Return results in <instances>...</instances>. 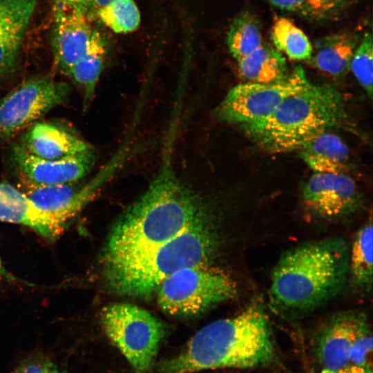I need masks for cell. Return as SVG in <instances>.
Segmentation results:
<instances>
[{"label":"cell","mask_w":373,"mask_h":373,"mask_svg":"<svg viewBox=\"0 0 373 373\" xmlns=\"http://www.w3.org/2000/svg\"><path fill=\"white\" fill-rule=\"evenodd\" d=\"M205 216L201 200L176 175L168 148L145 192L113 227L104 260L131 256L160 246Z\"/></svg>","instance_id":"6da1fadb"},{"label":"cell","mask_w":373,"mask_h":373,"mask_svg":"<svg viewBox=\"0 0 373 373\" xmlns=\"http://www.w3.org/2000/svg\"><path fill=\"white\" fill-rule=\"evenodd\" d=\"M349 251L344 238H331L286 251L272 273L271 307L281 315L296 318L336 298L349 278Z\"/></svg>","instance_id":"7a4b0ae2"},{"label":"cell","mask_w":373,"mask_h":373,"mask_svg":"<svg viewBox=\"0 0 373 373\" xmlns=\"http://www.w3.org/2000/svg\"><path fill=\"white\" fill-rule=\"evenodd\" d=\"M278 361L267 317L262 306L254 303L233 316L200 329L180 354L161 365L160 372L193 373L225 367H263Z\"/></svg>","instance_id":"3957f363"},{"label":"cell","mask_w":373,"mask_h":373,"mask_svg":"<svg viewBox=\"0 0 373 373\" xmlns=\"http://www.w3.org/2000/svg\"><path fill=\"white\" fill-rule=\"evenodd\" d=\"M207 221L205 216L173 239L142 254L105 260V275L109 286L119 294L148 296L175 272L208 264L216 242Z\"/></svg>","instance_id":"277c9868"},{"label":"cell","mask_w":373,"mask_h":373,"mask_svg":"<svg viewBox=\"0 0 373 373\" xmlns=\"http://www.w3.org/2000/svg\"><path fill=\"white\" fill-rule=\"evenodd\" d=\"M347 116L338 89L309 82L286 97L269 117L242 128L263 149L283 153L299 150L310 138L341 126Z\"/></svg>","instance_id":"5b68a950"},{"label":"cell","mask_w":373,"mask_h":373,"mask_svg":"<svg viewBox=\"0 0 373 373\" xmlns=\"http://www.w3.org/2000/svg\"><path fill=\"white\" fill-rule=\"evenodd\" d=\"M372 343L366 314L347 310L334 314L321 324L314 336L312 350L322 370L372 369Z\"/></svg>","instance_id":"8992f818"},{"label":"cell","mask_w":373,"mask_h":373,"mask_svg":"<svg viewBox=\"0 0 373 373\" xmlns=\"http://www.w3.org/2000/svg\"><path fill=\"white\" fill-rule=\"evenodd\" d=\"M157 302L172 316H191L228 300L236 294L235 283L224 272L208 264L184 267L158 287Z\"/></svg>","instance_id":"52a82bcc"},{"label":"cell","mask_w":373,"mask_h":373,"mask_svg":"<svg viewBox=\"0 0 373 373\" xmlns=\"http://www.w3.org/2000/svg\"><path fill=\"white\" fill-rule=\"evenodd\" d=\"M103 329L109 339L140 373L151 366L165 328L151 313L129 303H113L101 313Z\"/></svg>","instance_id":"ba28073f"},{"label":"cell","mask_w":373,"mask_h":373,"mask_svg":"<svg viewBox=\"0 0 373 373\" xmlns=\"http://www.w3.org/2000/svg\"><path fill=\"white\" fill-rule=\"evenodd\" d=\"M309 82L304 70L296 68L279 82L238 84L217 106L216 115L222 121L241 127L257 123L269 117L286 97Z\"/></svg>","instance_id":"9c48e42d"},{"label":"cell","mask_w":373,"mask_h":373,"mask_svg":"<svg viewBox=\"0 0 373 373\" xmlns=\"http://www.w3.org/2000/svg\"><path fill=\"white\" fill-rule=\"evenodd\" d=\"M69 86L48 77L22 82L0 99V141L10 139L64 103Z\"/></svg>","instance_id":"30bf717a"},{"label":"cell","mask_w":373,"mask_h":373,"mask_svg":"<svg viewBox=\"0 0 373 373\" xmlns=\"http://www.w3.org/2000/svg\"><path fill=\"white\" fill-rule=\"evenodd\" d=\"M306 209L325 220H339L356 213L363 194L350 175L314 173L302 189Z\"/></svg>","instance_id":"8fae6325"},{"label":"cell","mask_w":373,"mask_h":373,"mask_svg":"<svg viewBox=\"0 0 373 373\" xmlns=\"http://www.w3.org/2000/svg\"><path fill=\"white\" fill-rule=\"evenodd\" d=\"M86 9L54 0L53 52L65 75L86 53L94 32Z\"/></svg>","instance_id":"7c38bea8"},{"label":"cell","mask_w":373,"mask_h":373,"mask_svg":"<svg viewBox=\"0 0 373 373\" xmlns=\"http://www.w3.org/2000/svg\"><path fill=\"white\" fill-rule=\"evenodd\" d=\"M12 157L28 183L34 185L75 182L90 172L96 161L93 148L73 155L48 160L31 155L20 144L13 149Z\"/></svg>","instance_id":"4fadbf2b"},{"label":"cell","mask_w":373,"mask_h":373,"mask_svg":"<svg viewBox=\"0 0 373 373\" xmlns=\"http://www.w3.org/2000/svg\"><path fill=\"white\" fill-rule=\"evenodd\" d=\"M101 171L81 188H77L75 182L52 185L29 184L26 194L40 210L66 226L91 199L110 172L106 169Z\"/></svg>","instance_id":"5bb4252c"},{"label":"cell","mask_w":373,"mask_h":373,"mask_svg":"<svg viewBox=\"0 0 373 373\" xmlns=\"http://www.w3.org/2000/svg\"><path fill=\"white\" fill-rule=\"evenodd\" d=\"M0 222L26 226L49 240L58 238L66 227L40 210L26 193L4 182H0Z\"/></svg>","instance_id":"9a60e30c"},{"label":"cell","mask_w":373,"mask_h":373,"mask_svg":"<svg viewBox=\"0 0 373 373\" xmlns=\"http://www.w3.org/2000/svg\"><path fill=\"white\" fill-rule=\"evenodd\" d=\"M37 0H0V76L12 71Z\"/></svg>","instance_id":"2e32d148"},{"label":"cell","mask_w":373,"mask_h":373,"mask_svg":"<svg viewBox=\"0 0 373 373\" xmlns=\"http://www.w3.org/2000/svg\"><path fill=\"white\" fill-rule=\"evenodd\" d=\"M36 157L55 160L92 149L73 133L48 122H35L23 135L21 144Z\"/></svg>","instance_id":"e0dca14e"},{"label":"cell","mask_w":373,"mask_h":373,"mask_svg":"<svg viewBox=\"0 0 373 373\" xmlns=\"http://www.w3.org/2000/svg\"><path fill=\"white\" fill-rule=\"evenodd\" d=\"M359 41L358 34L352 32L325 36L313 46L307 61L331 76H342L350 70V61Z\"/></svg>","instance_id":"ac0fdd59"},{"label":"cell","mask_w":373,"mask_h":373,"mask_svg":"<svg viewBox=\"0 0 373 373\" xmlns=\"http://www.w3.org/2000/svg\"><path fill=\"white\" fill-rule=\"evenodd\" d=\"M237 63L241 76L247 82H279L290 74L284 55L276 48L265 44L237 60Z\"/></svg>","instance_id":"d6986e66"},{"label":"cell","mask_w":373,"mask_h":373,"mask_svg":"<svg viewBox=\"0 0 373 373\" xmlns=\"http://www.w3.org/2000/svg\"><path fill=\"white\" fill-rule=\"evenodd\" d=\"M372 229L370 216L357 231L349 251V278L353 287L365 294L372 287Z\"/></svg>","instance_id":"ffe728a7"},{"label":"cell","mask_w":373,"mask_h":373,"mask_svg":"<svg viewBox=\"0 0 373 373\" xmlns=\"http://www.w3.org/2000/svg\"><path fill=\"white\" fill-rule=\"evenodd\" d=\"M106 54L105 40L102 35L95 30L88 51L66 75L82 87L84 92V109L91 102L95 95Z\"/></svg>","instance_id":"44dd1931"},{"label":"cell","mask_w":373,"mask_h":373,"mask_svg":"<svg viewBox=\"0 0 373 373\" xmlns=\"http://www.w3.org/2000/svg\"><path fill=\"white\" fill-rule=\"evenodd\" d=\"M274 48L294 61H307L313 45L306 34L292 21L285 17L275 19L271 29Z\"/></svg>","instance_id":"7402d4cb"},{"label":"cell","mask_w":373,"mask_h":373,"mask_svg":"<svg viewBox=\"0 0 373 373\" xmlns=\"http://www.w3.org/2000/svg\"><path fill=\"white\" fill-rule=\"evenodd\" d=\"M227 44L236 61L262 46L261 30L256 19L246 13L236 17L227 32Z\"/></svg>","instance_id":"603a6c76"},{"label":"cell","mask_w":373,"mask_h":373,"mask_svg":"<svg viewBox=\"0 0 373 373\" xmlns=\"http://www.w3.org/2000/svg\"><path fill=\"white\" fill-rule=\"evenodd\" d=\"M101 22L117 34L134 32L140 26L141 15L134 0H112L97 10Z\"/></svg>","instance_id":"cb8c5ba5"},{"label":"cell","mask_w":373,"mask_h":373,"mask_svg":"<svg viewBox=\"0 0 373 373\" xmlns=\"http://www.w3.org/2000/svg\"><path fill=\"white\" fill-rule=\"evenodd\" d=\"M373 44L370 32H365L352 57L350 70L370 99L373 93Z\"/></svg>","instance_id":"d4e9b609"},{"label":"cell","mask_w":373,"mask_h":373,"mask_svg":"<svg viewBox=\"0 0 373 373\" xmlns=\"http://www.w3.org/2000/svg\"><path fill=\"white\" fill-rule=\"evenodd\" d=\"M298 151L347 164L350 158L349 149L346 144L330 130L310 138Z\"/></svg>","instance_id":"484cf974"},{"label":"cell","mask_w":373,"mask_h":373,"mask_svg":"<svg viewBox=\"0 0 373 373\" xmlns=\"http://www.w3.org/2000/svg\"><path fill=\"white\" fill-rule=\"evenodd\" d=\"M351 1L304 0L299 12L314 19H329L340 15L350 6Z\"/></svg>","instance_id":"4316f807"},{"label":"cell","mask_w":373,"mask_h":373,"mask_svg":"<svg viewBox=\"0 0 373 373\" xmlns=\"http://www.w3.org/2000/svg\"><path fill=\"white\" fill-rule=\"evenodd\" d=\"M300 157L314 173L350 175L352 168L347 163L300 152Z\"/></svg>","instance_id":"83f0119b"},{"label":"cell","mask_w":373,"mask_h":373,"mask_svg":"<svg viewBox=\"0 0 373 373\" xmlns=\"http://www.w3.org/2000/svg\"><path fill=\"white\" fill-rule=\"evenodd\" d=\"M56 367L47 358L35 355L25 359L14 373H52Z\"/></svg>","instance_id":"f1b7e54d"},{"label":"cell","mask_w":373,"mask_h":373,"mask_svg":"<svg viewBox=\"0 0 373 373\" xmlns=\"http://www.w3.org/2000/svg\"><path fill=\"white\" fill-rule=\"evenodd\" d=\"M64 3L69 5H73L78 7L83 8L88 10L89 8H95L98 10L99 8L106 6L110 3L112 0H59Z\"/></svg>","instance_id":"f546056e"},{"label":"cell","mask_w":373,"mask_h":373,"mask_svg":"<svg viewBox=\"0 0 373 373\" xmlns=\"http://www.w3.org/2000/svg\"><path fill=\"white\" fill-rule=\"evenodd\" d=\"M273 6L289 11L299 12L304 0H267Z\"/></svg>","instance_id":"4dcf8cb0"},{"label":"cell","mask_w":373,"mask_h":373,"mask_svg":"<svg viewBox=\"0 0 373 373\" xmlns=\"http://www.w3.org/2000/svg\"><path fill=\"white\" fill-rule=\"evenodd\" d=\"M322 370L321 373H372V369L361 367H351L337 370Z\"/></svg>","instance_id":"1f68e13d"},{"label":"cell","mask_w":373,"mask_h":373,"mask_svg":"<svg viewBox=\"0 0 373 373\" xmlns=\"http://www.w3.org/2000/svg\"><path fill=\"white\" fill-rule=\"evenodd\" d=\"M13 278L8 273L7 270L4 268L3 265L0 258V280L3 279H12Z\"/></svg>","instance_id":"d6a6232c"},{"label":"cell","mask_w":373,"mask_h":373,"mask_svg":"<svg viewBox=\"0 0 373 373\" xmlns=\"http://www.w3.org/2000/svg\"><path fill=\"white\" fill-rule=\"evenodd\" d=\"M52 373H62V372H60L57 368H55Z\"/></svg>","instance_id":"836d02e7"}]
</instances>
